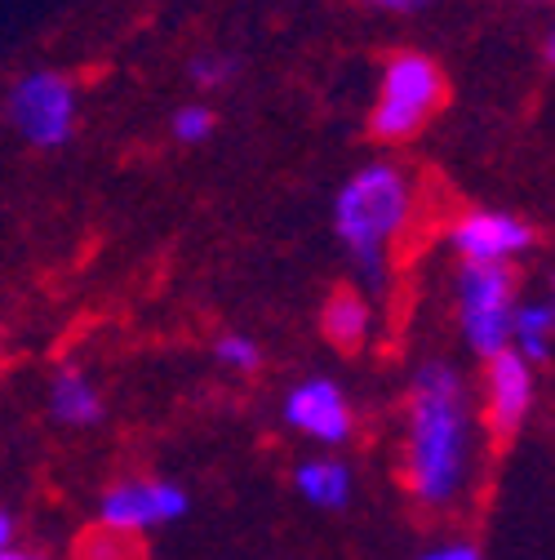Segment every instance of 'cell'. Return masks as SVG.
<instances>
[{
	"label": "cell",
	"mask_w": 555,
	"mask_h": 560,
	"mask_svg": "<svg viewBox=\"0 0 555 560\" xmlns=\"http://www.w3.org/2000/svg\"><path fill=\"white\" fill-rule=\"evenodd\" d=\"M471 471V396L453 365L432 361L409 396V485L427 508H449Z\"/></svg>",
	"instance_id": "1"
},
{
	"label": "cell",
	"mask_w": 555,
	"mask_h": 560,
	"mask_svg": "<svg viewBox=\"0 0 555 560\" xmlns=\"http://www.w3.org/2000/svg\"><path fill=\"white\" fill-rule=\"evenodd\" d=\"M413 187L395 165H365L342 183L333 200V228L338 241L352 254V267L365 290H387L391 245L409 223Z\"/></svg>",
	"instance_id": "2"
},
{
	"label": "cell",
	"mask_w": 555,
	"mask_h": 560,
	"mask_svg": "<svg viewBox=\"0 0 555 560\" xmlns=\"http://www.w3.org/2000/svg\"><path fill=\"white\" fill-rule=\"evenodd\" d=\"M516 312V271L511 262H462L458 271V320L462 338L475 357H498L507 352Z\"/></svg>",
	"instance_id": "3"
},
{
	"label": "cell",
	"mask_w": 555,
	"mask_h": 560,
	"mask_svg": "<svg viewBox=\"0 0 555 560\" xmlns=\"http://www.w3.org/2000/svg\"><path fill=\"white\" fill-rule=\"evenodd\" d=\"M445 98V77L427 54H395L382 72V90H378V107H374V138L382 143H404L413 138L427 116L440 107Z\"/></svg>",
	"instance_id": "4"
},
{
	"label": "cell",
	"mask_w": 555,
	"mask_h": 560,
	"mask_svg": "<svg viewBox=\"0 0 555 560\" xmlns=\"http://www.w3.org/2000/svg\"><path fill=\"white\" fill-rule=\"evenodd\" d=\"M76 85L62 72H32L10 90V120L36 148H62L76 133Z\"/></svg>",
	"instance_id": "5"
},
{
	"label": "cell",
	"mask_w": 555,
	"mask_h": 560,
	"mask_svg": "<svg viewBox=\"0 0 555 560\" xmlns=\"http://www.w3.org/2000/svg\"><path fill=\"white\" fill-rule=\"evenodd\" d=\"M187 512V494L169 480H125L103 494V529L111 534H143L156 525H169Z\"/></svg>",
	"instance_id": "6"
},
{
	"label": "cell",
	"mask_w": 555,
	"mask_h": 560,
	"mask_svg": "<svg viewBox=\"0 0 555 560\" xmlns=\"http://www.w3.org/2000/svg\"><path fill=\"white\" fill-rule=\"evenodd\" d=\"M285 423L320 445H342L352 441V405H346V396L338 392V383L329 378H307L298 383L290 396H285Z\"/></svg>",
	"instance_id": "7"
},
{
	"label": "cell",
	"mask_w": 555,
	"mask_h": 560,
	"mask_svg": "<svg viewBox=\"0 0 555 560\" xmlns=\"http://www.w3.org/2000/svg\"><path fill=\"white\" fill-rule=\"evenodd\" d=\"M533 245V228L503 209H475L453 223V249L462 262H511Z\"/></svg>",
	"instance_id": "8"
},
{
	"label": "cell",
	"mask_w": 555,
	"mask_h": 560,
	"mask_svg": "<svg viewBox=\"0 0 555 560\" xmlns=\"http://www.w3.org/2000/svg\"><path fill=\"white\" fill-rule=\"evenodd\" d=\"M533 396H538V378L524 357H516L511 347L489 357V370H484V413H489V423L498 432H516L524 423Z\"/></svg>",
	"instance_id": "9"
},
{
	"label": "cell",
	"mask_w": 555,
	"mask_h": 560,
	"mask_svg": "<svg viewBox=\"0 0 555 560\" xmlns=\"http://www.w3.org/2000/svg\"><path fill=\"white\" fill-rule=\"evenodd\" d=\"M49 409L58 423H72V428H94L103 423V396L94 392V383L76 370H62L49 387Z\"/></svg>",
	"instance_id": "10"
},
{
	"label": "cell",
	"mask_w": 555,
	"mask_h": 560,
	"mask_svg": "<svg viewBox=\"0 0 555 560\" xmlns=\"http://www.w3.org/2000/svg\"><path fill=\"white\" fill-rule=\"evenodd\" d=\"M551 334H555V312L551 303H516L511 312V334L507 347L529 365H542L551 357Z\"/></svg>",
	"instance_id": "11"
},
{
	"label": "cell",
	"mask_w": 555,
	"mask_h": 560,
	"mask_svg": "<svg viewBox=\"0 0 555 560\" xmlns=\"http://www.w3.org/2000/svg\"><path fill=\"white\" fill-rule=\"evenodd\" d=\"M298 494L307 499V503H316V508H346V499H352V471H346L342 463H333V458H311V463H303L298 467Z\"/></svg>",
	"instance_id": "12"
},
{
	"label": "cell",
	"mask_w": 555,
	"mask_h": 560,
	"mask_svg": "<svg viewBox=\"0 0 555 560\" xmlns=\"http://www.w3.org/2000/svg\"><path fill=\"white\" fill-rule=\"evenodd\" d=\"M324 334L338 347H361L369 334V303L361 294H333L324 307Z\"/></svg>",
	"instance_id": "13"
},
{
	"label": "cell",
	"mask_w": 555,
	"mask_h": 560,
	"mask_svg": "<svg viewBox=\"0 0 555 560\" xmlns=\"http://www.w3.org/2000/svg\"><path fill=\"white\" fill-rule=\"evenodd\" d=\"M236 58L232 54H200L196 62H191V81L200 85V90H223V85H232L236 81Z\"/></svg>",
	"instance_id": "14"
},
{
	"label": "cell",
	"mask_w": 555,
	"mask_h": 560,
	"mask_svg": "<svg viewBox=\"0 0 555 560\" xmlns=\"http://www.w3.org/2000/svg\"><path fill=\"white\" fill-rule=\"evenodd\" d=\"M174 138L178 143H204V138L214 133V112L204 107V103H187V107H178L174 112Z\"/></svg>",
	"instance_id": "15"
},
{
	"label": "cell",
	"mask_w": 555,
	"mask_h": 560,
	"mask_svg": "<svg viewBox=\"0 0 555 560\" xmlns=\"http://www.w3.org/2000/svg\"><path fill=\"white\" fill-rule=\"evenodd\" d=\"M214 357H219V365H227V370H236V374H249V370H258V342L253 338H245V334H227V338H219L214 342Z\"/></svg>",
	"instance_id": "16"
},
{
	"label": "cell",
	"mask_w": 555,
	"mask_h": 560,
	"mask_svg": "<svg viewBox=\"0 0 555 560\" xmlns=\"http://www.w3.org/2000/svg\"><path fill=\"white\" fill-rule=\"evenodd\" d=\"M423 560H480V551L471 542H445V547H432Z\"/></svg>",
	"instance_id": "17"
},
{
	"label": "cell",
	"mask_w": 555,
	"mask_h": 560,
	"mask_svg": "<svg viewBox=\"0 0 555 560\" xmlns=\"http://www.w3.org/2000/svg\"><path fill=\"white\" fill-rule=\"evenodd\" d=\"M103 534H107V542H90V547H85L90 560H120V556H129V547H120L111 529H103Z\"/></svg>",
	"instance_id": "18"
},
{
	"label": "cell",
	"mask_w": 555,
	"mask_h": 560,
	"mask_svg": "<svg viewBox=\"0 0 555 560\" xmlns=\"http://www.w3.org/2000/svg\"><path fill=\"white\" fill-rule=\"evenodd\" d=\"M365 5H378V10H395V14H413V10H427L432 0H365Z\"/></svg>",
	"instance_id": "19"
},
{
	"label": "cell",
	"mask_w": 555,
	"mask_h": 560,
	"mask_svg": "<svg viewBox=\"0 0 555 560\" xmlns=\"http://www.w3.org/2000/svg\"><path fill=\"white\" fill-rule=\"evenodd\" d=\"M0 547H14V521H10V512H0Z\"/></svg>",
	"instance_id": "20"
},
{
	"label": "cell",
	"mask_w": 555,
	"mask_h": 560,
	"mask_svg": "<svg viewBox=\"0 0 555 560\" xmlns=\"http://www.w3.org/2000/svg\"><path fill=\"white\" fill-rule=\"evenodd\" d=\"M0 560H45V556H32V551H19V547H0Z\"/></svg>",
	"instance_id": "21"
}]
</instances>
